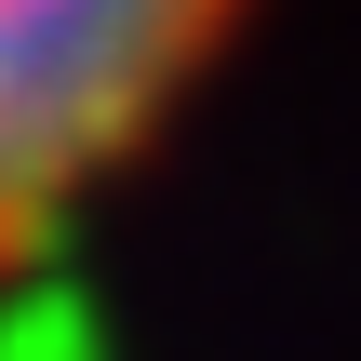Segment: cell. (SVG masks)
<instances>
[{
  "instance_id": "cell-1",
  "label": "cell",
  "mask_w": 361,
  "mask_h": 361,
  "mask_svg": "<svg viewBox=\"0 0 361 361\" xmlns=\"http://www.w3.org/2000/svg\"><path fill=\"white\" fill-rule=\"evenodd\" d=\"M241 0H0V268H27L228 54Z\"/></svg>"
}]
</instances>
